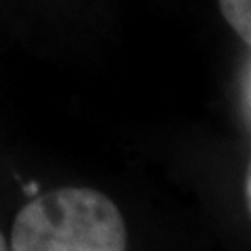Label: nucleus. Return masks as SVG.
<instances>
[{
    "label": "nucleus",
    "instance_id": "1",
    "mask_svg": "<svg viewBox=\"0 0 251 251\" xmlns=\"http://www.w3.org/2000/svg\"><path fill=\"white\" fill-rule=\"evenodd\" d=\"M120 207L105 193L69 186L38 195L13 224L11 251H126Z\"/></svg>",
    "mask_w": 251,
    "mask_h": 251
},
{
    "label": "nucleus",
    "instance_id": "2",
    "mask_svg": "<svg viewBox=\"0 0 251 251\" xmlns=\"http://www.w3.org/2000/svg\"><path fill=\"white\" fill-rule=\"evenodd\" d=\"M226 23L245 44L251 46V0H218Z\"/></svg>",
    "mask_w": 251,
    "mask_h": 251
},
{
    "label": "nucleus",
    "instance_id": "3",
    "mask_svg": "<svg viewBox=\"0 0 251 251\" xmlns=\"http://www.w3.org/2000/svg\"><path fill=\"white\" fill-rule=\"evenodd\" d=\"M245 197H247V207H249V214H251V163H249L247 178H245Z\"/></svg>",
    "mask_w": 251,
    "mask_h": 251
},
{
    "label": "nucleus",
    "instance_id": "4",
    "mask_svg": "<svg viewBox=\"0 0 251 251\" xmlns=\"http://www.w3.org/2000/svg\"><path fill=\"white\" fill-rule=\"evenodd\" d=\"M0 251H11V249H9V243L4 241L2 234H0Z\"/></svg>",
    "mask_w": 251,
    "mask_h": 251
}]
</instances>
